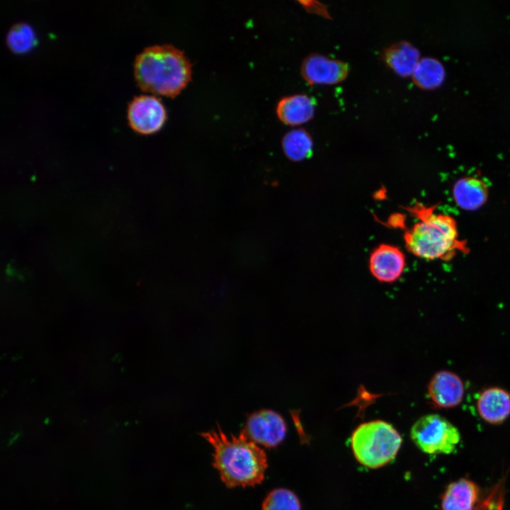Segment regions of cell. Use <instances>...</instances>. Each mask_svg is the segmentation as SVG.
<instances>
[{
	"mask_svg": "<svg viewBox=\"0 0 510 510\" xmlns=\"http://www.w3.org/2000/svg\"><path fill=\"white\" fill-rule=\"evenodd\" d=\"M200 436L212 446V465L227 487H254L263 482L268 468L266 454L243 431L227 436L218 426Z\"/></svg>",
	"mask_w": 510,
	"mask_h": 510,
	"instance_id": "obj_1",
	"label": "cell"
},
{
	"mask_svg": "<svg viewBox=\"0 0 510 510\" xmlns=\"http://www.w3.org/2000/svg\"><path fill=\"white\" fill-rule=\"evenodd\" d=\"M435 208L436 205L419 203L409 208L418 220L404 234L406 248L426 260L450 261L458 252L468 253L466 242L459 237L455 219L436 212Z\"/></svg>",
	"mask_w": 510,
	"mask_h": 510,
	"instance_id": "obj_2",
	"label": "cell"
},
{
	"mask_svg": "<svg viewBox=\"0 0 510 510\" xmlns=\"http://www.w3.org/2000/svg\"><path fill=\"white\" fill-rule=\"evenodd\" d=\"M191 64L183 52L171 45H153L136 56L134 74L144 91L176 96L191 79Z\"/></svg>",
	"mask_w": 510,
	"mask_h": 510,
	"instance_id": "obj_3",
	"label": "cell"
},
{
	"mask_svg": "<svg viewBox=\"0 0 510 510\" xmlns=\"http://www.w3.org/2000/svg\"><path fill=\"white\" fill-rule=\"evenodd\" d=\"M402 437L390 423L373 420L358 426L351 436V447L357 461L371 469L381 468L395 459Z\"/></svg>",
	"mask_w": 510,
	"mask_h": 510,
	"instance_id": "obj_4",
	"label": "cell"
},
{
	"mask_svg": "<svg viewBox=\"0 0 510 510\" xmlns=\"http://www.w3.org/2000/svg\"><path fill=\"white\" fill-rule=\"evenodd\" d=\"M410 436L414 443L429 455L453 453L461 438L458 428L436 414H426L418 419L412 426Z\"/></svg>",
	"mask_w": 510,
	"mask_h": 510,
	"instance_id": "obj_5",
	"label": "cell"
},
{
	"mask_svg": "<svg viewBox=\"0 0 510 510\" xmlns=\"http://www.w3.org/2000/svg\"><path fill=\"white\" fill-rule=\"evenodd\" d=\"M167 118L161 100L152 95H140L133 98L128 107V120L135 132L149 135L159 131Z\"/></svg>",
	"mask_w": 510,
	"mask_h": 510,
	"instance_id": "obj_6",
	"label": "cell"
},
{
	"mask_svg": "<svg viewBox=\"0 0 510 510\" xmlns=\"http://www.w3.org/2000/svg\"><path fill=\"white\" fill-rule=\"evenodd\" d=\"M243 432L256 444L274 448L284 440L287 426L278 413L270 409H262L248 416Z\"/></svg>",
	"mask_w": 510,
	"mask_h": 510,
	"instance_id": "obj_7",
	"label": "cell"
},
{
	"mask_svg": "<svg viewBox=\"0 0 510 510\" xmlns=\"http://www.w3.org/2000/svg\"><path fill=\"white\" fill-rule=\"evenodd\" d=\"M349 69L348 64L342 60L313 53L304 59L300 72L310 85L336 84L347 77Z\"/></svg>",
	"mask_w": 510,
	"mask_h": 510,
	"instance_id": "obj_8",
	"label": "cell"
},
{
	"mask_svg": "<svg viewBox=\"0 0 510 510\" xmlns=\"http://www.w3.org/2000/svg\"><path fill=\"white\" fill-rule=\"evenodd\" d=\"M431 402L437 408L450 409L459 405L465 395V385L456 373L446 370L436 373L427 387Z\"/></svg>",
	"mask_w": 510,
	"mask_h": 510,
	"instance_id": "obj_9",
	"label": "cell"
},
{
	"mask_svg": "<svg viewBox=\"0 0 510 510\" xmlns=\"http://www.w3.org/2000/svg\"><path fill=\"white\" fill-rule=\"evenodd\" d=\"M406 266L404 253L397 246L382 244L370 254L369 269L373 276L382 283H392L402 274Z\"/></svg>",
	"mask_w": 510,
	"mask_h": 510,
	"instance_id": "obj_10",
	"label": "cell"
},
{
	"mask_svg": "<svg viewBox=\"0 0 510 510\" xmlns=\"http://www.w3.org/2000/svg\"><path fill=\"white\" fill-rule=\"evenodd\" d=\"M476 407L484 421L502 424L510 416V392L500 387H487L479 395Z\"/></svg>",
	"mask_w": 510,
	"mask_h": 510,
	"instance_id": "obj_11",
	"label": "cell"
},
{
	"mask_svg": "<svg viewBox=\"0 0 510 510\" xmlns=\"http://www.w3.org/2000/svg\"><path fill=\"white\" fill-rule=\"evenodd\" d=\"M480 488L474 481L462 477L448 484L441 498L442 510H475Z\"/></svg>",
	"mask_w": 510,
	"mask_h": 510,
	"instance_id": "obj_12",
	"label": "cell"
},
{
	"mask_svg": "<svg viewBox=\"0 0 510 510\" xmlns=\"http://www.w3.org/2000/svg\"><path fill=\"white\" fill-rule=\"evenodd\" d=\"M316 101L306 94H294L282 98L276 106L280 121L288 125H299L310 120L315 113Z\"/></svg>",
	"mask_w": 510,
	"mask_h": 510,
	"instance_id": "obj_13",
	"label": "cell"
},
{
	"mask_svg": "<svg viewBox=\"0 0 510 510\" xmlns=\"http://www.w3.org/2000/svg\"><path fill=\"white\" fill-rule=\"evenodd\" d=\"M453 196L455 203L461 209L475 210L486 203L488 188L482 180L477 177H463L453 185Z\"/></svg>",
	"mask_w": 510,
	"mask_h": 510,
	"instance_id": "obj_14",
	"label": "cell"
},
{
	"mask_svg": "<svg viewBox=\"0 0 510 510\" xmlns=\"http://www.w3.org/2000/svg\"><path fill=\"white\" fill-rule=\"evenodd\" d=\"M385 63L401 76L412 74L418 64L419 53L409 42L400 41L386 47L382 54Z\"/></svg>",
	"mask_w": 510,
	"mask_h": 510,
	"instance_id": "obj_15",
	"label": "cell"
},
{
	"mask_svg": "<svg viewBox=\"0 0 510 510\" xmlns=\"http://www.w3.org/2000/svg\"><path fill=\"white\" fill-rule=\"evenodd\" d=\"M282 147L289 159L294 162L302 161L311 157L313 141L310 133L305 129H294L283 136Z\"/></svg>",
	"mask_w": 510,
	"mask_h": 510,
	"instance_id": "obj_16",
	"label": "cell"
},
{
	"mask_svg": "<svg viewBox=\"0 0 510 510\" xmlns=\"http://www.w3.org/2000/svg\"><path fill=\"white\" fill-rule=\"evenodd\" d=\"M6 43L13 52L24 53L30 50L36 45V35L29 24L18 23L8 30L6 35Z\"/></svg>",
	"mask_w": 510,
	"mask_h": 510,
	"instance_id": "obj_17",
	"label": "cell"
},
{
	"mask_svg": "<svg viewBox=\"0 0 510 510\" xmlns=\"http://www.w3.org/2000/svg\"><path fill=\"white\" fill-rule=\"evenodd\" d=\"M262 510H301V505L293 492L278 488L267 494L262 503Z\"/></svg>",
	"mask_w": 510,
	"mask_h": 510,
	"instance_id": "obj_18",
	"label": "cell"
},
{
	"mask_svg": "<svg viewBox=\"0 0 510 510\" xmlns=\"http://www.w3.org/2000/svg\"><path fill=\"white\" fill-rule=\"evenodd\" d=\"M438 67L431 60L424 59L418 62L412 77L414 83L420 87H431L438 81Z\"/></svg>",
	"mask_w": 510,
	"mask_h": 510,
	"instance_id": "obj_19",
	"label": "cell"
},
{
	"mask_svg": "<svg viewBox=\"0 0 510 510\" xmlns=\"http://www.w3.org/2000/svg\"><path fill=\"white\" fill-rule=\"evenodd\" d=\"M300 4L307 9L312 13L322 15L327 18L329 17L327 6L320 4L319 2L315 1H300Z\"/></svg>",
	"mask_w": 510,
	"mask_h": 510,
	"instance_id": "obj_20",
	"label": "cell"
}]
</instances>
